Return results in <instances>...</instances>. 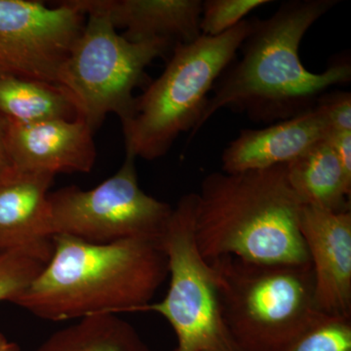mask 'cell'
<instances>
[{
	"instance_id": "6da1fadb",
	"label": "cell",
	"mask_w": 351,
	"mask_h": 351,
	"mask_svg": "<svg viewBox=\"0 0 351 351\" xmlns=\"http://www.w3.org/2000/svg\"><path fill=\"white\" fill-rule=\"evenodd\" d=\"M338 0H291L267 19H253L242 43V56L215 83L191 136L223 108L245 113L256 123H276L315 108L318 99L336 85L350 82V60L334 62L323 73L302 63L300 46L306 32Z\"/></svg>"
},
{
	"instance_id": "7a4b0ae2",
	"label": "cell",
	"mask_w": 351,
	"mask_h": 351,
	"mask_svg": "<svg viewBox=\"0 0 351 351\" xmlns=\"http://www.w3.org/2000/svg\"><path fill=\"white\" fill-rule=\"evenodd\" d=\"M168 276L161 240L96 244L55 235L49 262L12 304L54 322L144 311Z\"/></svg>"
},
{
	"instance_id": "3957f363",
	"label": "cell",
	"mask_w": 351,
	"mask_h": 351,
	"mask_svg": "<svg viewBox=\"0 0 351 351\" xmlns=\"http://www.w3.org/2000/svg\"><path fill=\"white\" fill-rule=\"evenodd\" d=\"M195 195V242L207 262L230 256L265 265L311 263L299 228L302 204L286 165L212 173Z\"/></svg>"
},
{
	"instance_id": "277c9868",
	"label": "cell",
	"mask_w": 351,
	"mask_h": 351,
	"mask_svg": "<svg viewBox=\"0 0 351 351\" xmlns=\"http://www.w3.org/2000/svg\"><path fill=\"white\" fill-rule=\"evenodd\" d=\"M208 263L237 351H286L324 314L316 306L311 263L265 265L230 256Z\"/></svg>"
},
{
	"instance_id": "5b68a950",
	"label": "cell",
	"mask_w": 351,
	"mask_h": 351,
	"mask_svg": "<svg viewBox=\"0 0 351 351\" xmlns=\"http://www.w3.org/2000/svg\"><path fill=\"white\" fill-rule=\"evenodd\" d=\"M252 27L253 19L244 20L221 36L176 43L162 75L136 98L133 114L122 123L126 154L154 160L167 154L182 133L195 130L215 83Z\"/></svg>"
},
{
	"instance_id": "8992f818",
	"label": "cell",
	"mask_w": 351,
	"mask_h": 351,
	"mask_svg": "<svg viewBox=\"0 0 351 351\" xmlns=\"http://www.w3.org/2000/svg\"><path fill=\"white\" fill-rule=\"evenodd\" d=\"M73 1L87 21L60 69L58 84L68 92L78 117L92 131L110 113L124 123L133 114V92L144 82L145 69L169 50L172 41L128 40L107 14L90 6L87 0Z\"/></svg>"
},
{
	"instance_id": "52a82bcc",
	"label": "cell",
	"mask_w": 351,
	"mask_h": 351,
	"mask_svg": "<svg viewBox=\"0 0 351 351\" xmlns=\"http://www.w3.org/2000/svg\"><path fill=\"white\" fill-rule=\"evenodd\" d=\"M195 193L182 196L161 242L169 265V288L144 311L163 316L177 338L174 351H237L221 319L211 265L195 237Z\"/></svg>"
},
{
	"instance_id": "ba28073f",
	"label": "cell",
	"mask_w": 351,
	"mask_h": 351,
	"mask_svg": "<svg viewBox=\"0 0 351 351\" xmlns=\"http://www.w3.org/2000/svg\"><path fill=\"white\" fill-rule=\"evenodd\" d=\"M53 237L90 243L161 240L173 208L140 188L136 158L126 154L119 170L92 189L66 186L49 195Z\"/></svg>"
},
{
	"instance_id": "9c48e42d",
	"label": "cell",
	"mask_w": 351,
	"mask_h": 351,
	"mask_svg": "<svg viewBox=\"0 0 351 351\" xmlns=\"http://www.w3.org/2000/svg\"><path fill=\"white\" fill-rule=\"evenodd\" d=\"M85 18L73 0H0V77L58 83Z\"/></svg>"
},
{
	"instance_id": "30bf717a",
	"label": "cell",
	"mask_w": 351,
	"mask_h": 351,
	"mask_svg": "<svg viewBox=\"0 0 351 351\" xmlns=\"http://www.w3.org/2000/svg\"><path fill=\"white\" fill-rule=\"evenodd\" d=\"M299 228L313 267L320 313L351 316V211L302 205Z\"/></svg>"
},
{
	"instance_id": "8fae6325",
	"label": "cell",
	"mask_w": 351,
	"mask_h": 351,
	"mask_svg": "<svg viewBox=\"0 0 351 351\" xmlns=\"http://www.w3.org/2000/svg\"><path fill=\"white\" fill-rule=\"evenodd\" d=\"M94 132L80 117L20 124L9 120L12 167L25 172L89 173L96 162Z\"/></svg>"
},
{
	"instance_id": "7c38bea8",
	"label": "cell",
	"mask_w": 351,
	"mask_h": 351,
	"mask_svg": "<svg viewBox=\"0 0 351 351\" xmlns=\"http://www.w3.org/2000/svg\"><path fill=\"white\" fill-rule=\"evenodd\" d=\"M330 127L317 108L262 129H244L223 149L221 170L228 174L287 165L326 138Z\"/></svg>"
},
{
	"instance_id": "4fadbf2b",
	"label": "cell",
	"mask_w": 351,
	"mask_h": 351,
	"mask_svg": "<svg viewBox=\"0 0 351 351\" xmlns=\"http://www.w3.org/2000/svg\"><path fill=\"white\" fill-rule=\"evenodd\" d=\"M55 176L12 168L0 178V253L49 241Z\"/></svg>"
},
{
	"instance_id": "5bb4252c",
	"label": "cell",
	"mask_w": 351,
	"mask_h": 351,
	"mask_svg": "<svg viewBox=\"0 0 351 351\" xmlns=\"http://www.w3.org/2000/svg\"><path fill=\"white\" fill-rule=\"evenodd\" d=\"M131 41L162 38L191 43L201 36L200 0H87Z\"/></svg>"
},
{
	"instance_id": "9a60e30c",
	"label": "cell",
	"mask_w": 351,
	"mask_h": 351,
	"mask_svg": "<svg viewBox=\"0 0 351 351\" xmlns=\"http://www.w3.org/2000/svg\"><path fill=\"white\" fill-rule=\"evenodd\" d=\"M286 175L302 205L350 211L351 181L326 138L287 164Z\"/></svg>"
},
{
	"instance_id": "2e32d148",
	"label": "cell",
	"mask_w": 351,
	"mask_h": 351,
	"mask_svg": "<svg viewBox=\"0 0 351 351\" xmlns=\"http://www.w3.org/2000/svg\"><path fill=\"white\" fill-rule=\"evenodd\" d=\"M0 113L20 124L78 117L75 104L61 85L13 76L0 77Z\"/></svg>"
},
{
	"instance_id": "e0dca14e",
	"label": "cell",
	"mask_w": 351,
	"mask_h": 351,
	"mask_svg": "<svg viewBox=\"0 0 351 351\" xmlns=\"http://www.w3.org/2000/svg\"><path fill=\"white\" fill-rule=\"evenodd\" d=\"M34 351H152L137 330L117 314L78 319L58 330Z\"/></svg>"
},
{
	"instance_id": "ac0fdd59",
	"label": "cell",
	"mask_w": 351,
	"mask_h": 351,
	"mask_svg": "<svg viewBox=\"0 0 351 351\" xmlns=\"http://www.w3.org/2000/svg\"><path fill=\"white\" fill-rule=\"evenodd\" d=\"M53 239L0 253V302H13L24 293L49 262Z\"/></svg>"
},
{
	"instance_id": "d6986e66",
	"label": "cell",
	"mask_w": 351,
	"mask_h": 351,
	"mask_svg": "<svg viewBox=\"0 0 351 351\" xmlns=\"http://www.w3.org/2000/svg\"><path fill=\"white\" fill-rule=\"evenodd\" d=\"M286 351H351V316L323 314Z\"/></svg>"
},
{
	"instance_id": "ffe728a7",
	"label": "cell",
	"mask_w": 351,
	"mask_h": 351,
	"mask_svg": "<svg viewBox=\"0 0 351 351\" xmlns=\"http://www.w3.org/2000/svg\"><path fill=\"white\" fill-rule=\"evenodd\" d=\"M269 0H206L202 1L200 32L202 36H218L230 31Z\"/></svg>"
},
{
	"instance_id": "44dd1931",
	"label": "cell",
	"mask_w": 351,
	"mask_h": 351,
	"mask_svg": "<svg viewBox=\"0 0 351 351\" xmlns=\"http://www.w3.org/2000/svg\"><path fill=\"white\" fill-rule=\"evenodd\" d=\"M315 107L326 117L329 131H351L350 92H326L318 99Z\"/></svg>"
},
{
	"instance_id": "7402d4cb",
	"label": "cell",
	"mask_w": 351,
	"mask_h": 351,
	"mask_svg": "<svg viewBox=\"0 0 351 351\" xmlns=\"http://www.w3.org/2000/svg\"><path fill=\"white\" fill-rule=\"evenodd\" d=\"M326 141L334 149L346 177L351 181V131H329Z\"/></svg>"
},
{
	"instance_id": "603a6c76",
	"label": "cell",
	"mask_w": 351,
	"mask_h": 351,
	"mask_svg": "<svg viewBox=\"0 0 351 351\" xmlns=\"http://www.w3.org/2000/svg\"><path fill=\"white\" fill-rule=\"evenodd\" d=\"M8 127L9 120L0 113V178L13 168L7 142Z\"/></svg>"
},
{
	"instance_id": "cb8c5ba5",
	"label": "cell",
	"mask_w": 351,
	"mask_h": 351,
	"mask_svg": "<svg viewBox=\"0 0 351 351\" xmlns=\"http://www.w3.org/2000/svg\"><path fill=\"white\" fill-rule=\"evenodd\" d=\"M0 351H22L15 341H9L3 332H0Z\"/></svg>"
}]
</instances>
